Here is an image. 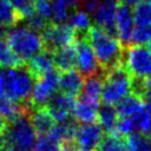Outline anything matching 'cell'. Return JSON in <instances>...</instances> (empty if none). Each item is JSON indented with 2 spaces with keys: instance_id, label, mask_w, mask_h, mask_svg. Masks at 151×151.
<instances>
[{
  "instance_id": "obj_1",
  "label": "cell",
  "mask_w": 151,
  "mask_h": 151,
  "mask_svg": "<svg viewBox=\"0 0 151 151\" xmlns=\"http://www.w3.org/2000/svg\"><path fill=\"white\" fill-rule=\"evenodd\" d=\"M85 39L92 47L98 64L104 72L123 64L124 48L114 35L94 25L88 29Z\"/></svg>"
},
{
  "instance_id": "obj_2",
  "label": "cell",
  "mask_w": 151,
  "mask_h": 151,
  "mask_svg": "<svg viewBox=\"0 0 151 151\" xmlns=\"http://www.w3.org/2000/svg\"><path fill=\"white\" fill-rule=\"evenodd\" d=\"M133 78L122 65L104 72L101 100L104 105H118L126 97L132 94Z\"/></svg>"
},
{
  "instance_id": "obj_3",
  "label": "cell",
  "mask_w": 151,
  "mask_h": 151,
  "mask_svg": "<svg viewBox=\"0 0 151 151\" xmlns=\"http://www.w3.org/2000/svg\"><path fill=\"white\" fill-rule=\"evenodd\" d=\"M6 42L22 61L29 60L44 48L40 33L27 26H14L9 28L6 33Z\"/></svg>"
},
{
  "instance_id": "obj_4",
  "label": "cell",
  "mask_w": 151,
  "mask_h": 151,
  "mask_svg": "<svg viewBox=\"0 0 151 151\" xmlns=\"http://www.w3.org/2000/svg\"><path fill=\"white\" fill-rule=\"evenodd\" d=\"M35 78L26 66H19L5 71L6 96L22 105L31 104L29 98L33 91Z\"/></svg>"
},
{
  "instance_id": "obj_5",
  "label": "cell",
  "mask_w": 151,
  "mask_h": 151,
  "mask_svg": "<svg viewBox=\"0 0 151 151\" xmlns=\"http://www.w3.org/2000/svg\"><path fill=\"white\" fill-rule=\"evenodd\" d=\"M35 140L37 132L28 118L27 112L6 123L4 130L5 146H13L31 151Z\"/></svg>"
},
{
  "instance_id": "obj_6",
  "label": "cell",
  "mask_w": 151,
  "mask_h": 151,
  "mask_svg": "<svg viewBox=\"0 0 151 151\" xmlns=\"http://www.w3.org/2000/svg\"><path fill=\"white\" fill-rule=\"evenodd\" d=\"M123 65L136 80L151 77V52L144 45H129L124 50Z\"/></svg>"
},
{
  "instance_id": "obj_7",
  "label": "cell",
  "mask_w": 151,
  "mask_h": 151,
  "mask_svg": "<svg viewBox=\"0 0 151 151\" xmlns=\"http://www.w3.org/2000/svg\"><path fill=\"white\" fill-rule=\"evenodd\" d=\"M41 39L45 50L54 52L65 46L72 45L77 39L76 32L67 24H53L51 22L41 33Z\"/></svg>"
},
{
  "instance_id": "obj_8",
  "label": "cell",
  "mask_w": 151,
  "mask_h": 151,
  "mask_svg": "<svg viewBox=\"0 0 151 151\" xmlns=\"http://www.w3.org/2000/svg\"><path fill=\"white\" fill-rule=\"evenodd\" d=\"M58 84L59 73L54 70L42 77L37 78L29 101L32 107H44L47 105V103L57 94Z\"/></svg>"
},
{
  "instance_id": "obj_9",
  "label": "cell",
  "mask_w": 151,
  "mask_h": 151,
  "mask_svg": "<svg viewBox=\"0 0 151 151\" xmlns=\"http://www.w3.org/2000/svg\"><path fill=\"white\" fill-rule=\"evenodd\" d=\"M101 139L103 129L94 123L77 125L71 138L78 151H97Z\"/></svg>"
},
{
  "instance_id": "obj_10",
  "label": "cell",
  "mask_w": 151,
  "mask_h": 151,
  "mask_svg": "<svg viewBox=\"0 0 151 151\" xmlns=\"http://www.w3.org/2000/svg\"><path fill=\"white\" fill-rule=\"evenodd\" d=\"M76 46V66L78 72L85 77H92L100 74V66L96 58V54L85 38L77 39Z\"/></svg>"
},
{
  "instance_id": "obj_11",
  "label": "cell",
  "mask_w": 151,
  "mask_h": 151,
  "mask_svg": "<svg viewBox=\"0 0 151 151\" xmlns=\"http://www.w3.org/2000/svg\"><path fill=\"white\" fill-rule=\"evenodd\" d=\"M114 25H116V35L118 37V40L122 42V45L125 46L131 45V38L134 28L133 13L130 6L125 5L120 0H118L116 6Z\"/></svg>"
},
{
  "instance_id": "obj_12",
  "label": "cell",
  "mask_w": 151,
  "mask_h": 151,
  "mask_svg": "<svg viewBox=\"0 0 151 151\" xmlns=\"http://www.w3.org/2000/svg\"><path fill=\"white\" fill-rule=\"evenodd\" d=\"M74 98L57 93L46 105V110L57 123H67L71 120L74 109Z\"/></svg>"
},
{
  "instance_id": "obj_13",
  "label": "cell",
  "mask_w": 151,
  "mask_h": 151,
  "mask_svg": "<svg viewBox=\"0 0 151 151\" xmlns=\"http://www.w3.org/2000/svg\"><path fill=\"white\" fill-rule=\"evenodd\" d=\"M83 86H84V78L78 71L70 70L59 74L58 88L60 90V93L74 98L76 96L80 94Z\"/></svg>"
},
{
  "instance_id": "obj_14",
  "label": "cell",
  "mask_w": 151,
  "mask_h": 151,
  "mask_svg": "<svg viewBox=\"0 0 151 151\" xmlns=\"http://www.w3.org/2000/svg\"><path fill=\"white\" fill-rule=\"evenodd\" d=\"M26 67L29 70V72L33 74L34 78H39L52 72L54 68V60L52 52L47 50H42L41 52H39L28 60V65Z\"/></svg>"
},
{
  "instance_id": "obj_15",
  "label": "cell",
  "mask_w": 151,
  "mask_h": 151,
  "mask_svg": "<svg viewBox=\"0 0 151 151\" xmlns=\"http://www.w3.org/2000/svg\"><path fill=\"white\" fill-rule=\"evenodd\" d=\"M27 113L35 132L41 136L47 134L55 125L54 119L45 107H31Z\"/></svg>"
},
{
  "instance_id": "obj_16",
  "label": "cell",
  "mask_w": 151,
  "mask_h": 151,
  "mask_svg": "<svg viewBox=\"0 0 151 151\" xmlns=\"http://www.w3.org/2000/svg\"><path fill=\"white\" fill-rule=\"evenodd\" d=\"M98 104L99 103L79 98V100L76 101V104H74L72 116L76 118L77 122H79L81 124L93 123L98 114V110H99Z\"/></svg>"
},
{
  "instance_id": "obj_17",
  "label": "cell",
  "mask_w": 151,
  "mask_h": 151,
  "mask_svg": "<svg viewBox=\"0 0 151 151\" xmlns=\"http://www.w3.org/2000/svg\"><path fill=\"white\" fill-rule=\"evenodd\" d=\"M68 26L76 32L77 39L85 38L88 29L92 27V18L86 11L83 9H74L72 14L68 17Z\"/></svg>"
},
{
  "instance_id": "obj_18",
  "label": "cell",
  "mask_w": 151,
  "mask_h": 151,
  "mask_svg": "<svg viewBox=\"0 0 151 151\" xmlns=\"http://www.w3.org/2000/svg\"><path fill=\"white\" fill-rule=\"evenodd\" d=\"M53 60H54V67H57L59 71L66 72L70 70H73L76 66V46L74 44L65 46L63 48H59L54 52Z\"/></svg>"
},
{
  "instance_id": "obj_19",
  "label": "cell",
  "mask_w": 151,
  "mask_h": 151,
  "mask_svg": "<svg viewBox=\"0 0 151 151\" xmlns=\"http://www.w3.org/2000/svg\"><path fill=\"white\" fill-rule=\"evenodd\" d=\"M101 90H103V78L99 74L87 77V79L84 81V86L80 92V98L99 103L101 98Z\"/></svg>"
},
{
  "instance_id": "obj_20",
  "label": "cell",
  "mask_w": 151,
  "mask_h": 151,
  "mask_svg": "<svg viewBox=\"0 0 151 151\" xmlns=\"http://www.w3.org/2000/svg\"><path fill=\"white\" fill-rule=\"evenodd\" d=\"M97 118L99 122V126L103 130H105L109 133H112L114 131L118 120V113L114 106H110V105L100 106L98 110Z\"/></svg>"
},
{
  "instance_id": "obj_21",
  "label": "cell",
  "mask_w": 151,
  "mask_h": 151,
  "mask_svg": "<svg viewBox=\"0 0 151 151\" xmlns=\"http://www.w3.org/2000/svg\"><path fill=\"white\" fill-rule=\"evenodd\" d=\"M134 26L146 27L151 26V1L143 0L137 4L132 11Z\"/></svg>"
},
{
  "instance_id": "obj_22",
  "label": "cell",
  "mask_w": 151,
  "mask_h": 151,
  "mask_svg": "<svg viewBox=\"0 0 151 151\" xmlns=\"http://www.w3.org/2000/svg\"><path fill=\"white\" fill-rule=\"evenodd\" d=\"M22 65V60L13 52L6 41H0V68H14Z\"/></svg>"
},
{
  "instance_id": "obj_23",
  "label": "cell",
  "mask_w": 151,
  "mask_h": 151,
  "mask_svg": "<svg viewBox=\"0 0 151 151\" xmlns=\"http://www.w3.org/2000/svg\"><path fill=\"white\" fill-rule=\"evenodd\" d=\"M21 21L17 11L7 0H0V25L4 27H14Z\"/></svg>"
},
{
  "instance_id": "obj_24",
  "label": "cell",
  "mask_w": 151,
  "mask_h": 151,
  "mask_svg": "<svg viewBox=\"0 0 151 151\" xmlns=\"http://www.w3.org/2000/svg\"><path fill=\"white\" fill-rule=\"evenodd\" d=\"M97 151H127L126 140L116 133H109L103 137Z\"/></svg>"
},
{
  "instance_id": "obj_25",
  "label": "cell",
  "mask_w": 151,
  "mask_h": 151,
  "mask_svg": "<svg viewBox=\"0 0 151 151\" xmlns=\"http://www.w3.org/2000/svg\"><path fill=\"white\" fill-rule=\"evenodd\" d=\"M127 151H151V137L142 133H132L126 139Z\"/></svg>"
},
{
  "instance_id": "obj_26",
  "label": "cell",
  "mask_w": 151,
  "mask_h": 151,
  "mask_svg": "<svg viewBox=\"0 0 151 151\" xmlns=\"http://www.w3.org/2000/svg\"><path fill=\"white\" fill-rule=\"evenodd\" d=\"M70 7L65 0H54L52 2V22L64 24L70 17Z\"/></svg>"
},
{
  "instance_id": "obj_27",
  "label": "cell",
  "mask_w": 151,
  "mask_h": 151,
  "mask_svg": "<svg viewBox=\"0 0 151 151\" xmlns=\"http://www.w3.org/2000/svg\"><path fill=\"white\" fill-rule=\"evenodd\" d=\"M17 11L21 20H26L35 12V0H7Z\"/></svg>"
},
{
  "instance_id": "obj_28",
  "label": "cell",
  "mask_w": 151,
  "mask_h": 151,
  "mask_svg": "<svg viewBox=\"0 0 151 151\" xmlns=\"http://www.w3.org/2000/svg\"><path fill=\"white\" fill-rule=\"evenodd\" d=\"M32 151H63V144L54 140L47 134L37 138Z\"/></svg>"
},
{
  "instance_id": "obj_29",
  "label": "cell",
  "mask_w": 151,
  "mask_h": 151,
  "mask_svg": "<svg viewBox=\"0 0 151 151\" xmlns=\"http://www.w3.org/2000/svg\"><path fill=\"white\" fill-rule=\"evenodd\" d=\"M26 22H27V27H29L31 29H33V31H35V32H38V33H41V32L51 24L50 20H47L46 18L39 15V14L35 13V12H34L31 17H28V18L26 19Z\"/></svg>"
},
{
  "instance_id": "obj_30",
  "label": "cell",
  "mask_w": 151,
  "mask_h": 151,
  "mask_svg": "<svg viewBox=\"0 0 151 151\" xmlns=\"http://www.w3.org/2000/svg\"><path fill=\"white\" fill-rule=\"evenodd\" d=\"M35 13L52 22V4L50 0H35Z\"/></svg>"
},
{
  "instance_id": "obj_31",
  "label": "cell",
  "mask_w": 151,
  "mask_h": 151,
  "mask_svg": "<svg viewBox=\"0 0 151 151\" xmlns=\"http://www.w3.org/2000/svg\"><path fill=\"white\" fill-rule=\"evenodd\" d=\"M6 97V91H5V71L0 68V100Z\"/></svg>"
},
{
  "instance_id": "obj_32",
  "label": "cell",
  "mask_w": 151,
  "mask_h": 151,
  "mask_svg": "<svg viewBox=\"0 0 151 151\" xmlns=\"http://www.w3.org/2000/svg\"><path fill=\"white\" fill-rule=\"evenodd\" d=\"M0 151H28V150H24V149H19V147H13V146H2L0 149Z\"/></svg>"
},
{
  "instance_id": "obj_33",
  "label": "cell",
  "mask_w": 151,
  "mask_h": 151,
  "mask_svg": "<svg viewBox=\"0 0 151 151\" xmlns=\"http://www.w3.org/2000/svg\"><path fill=\"white\" fill-rule=\"evenodd\" d=\"M122 2H124L125 5H127V6H136L137 4H139L140 1H143V0H120Z\"/></svg>"
},
{
  "instance_id": "obj_34",
  "label": "cell",
  "mask_w": 151,
  "mask_h": 151,
  "mask_svg": "<svg viewBox=\"0 0 151 151\" xmlns=\"http://www.w3.org/2000/svg\"><path fill=\"white\" fill-rule=\"evenodd\" d=\"M4 130H5V126H0V149L5 144V142H4Z\"/></svg>"
},
{
  "instance_id": "obj_35",
  "label": "cell",
  "mask_w": 151,
  "mask_h": 151,
  "mask_svg": "<svg viewBox=\"0 0 151 151\" xmlns=\"http://www.w3.org/2000/svg\"><path fill=\"white\" fill-rule=\"evenodd\" d=\"M65 1H66V2H67L70 6H71V7L77 5V0H65Z\"/></svg>"
},
{
  "instance_id": "obj_36",
  "label": "cell",
  "mask_w": 151,
  "mask_h": 151,
  "mask_svg": "<svg viewBox=\"0 0 151 151\" xmlns=\"http://www.w3.org/2000/svg\"><path fill=\"white\" fill-rule=\"evenodd\" d=\"M2 35H4V28H2V26L0 25V41H1V38H2Z\"/></svg>"
},
{
  "instance_id": "obj_37",
  "label": "cell",
  "mask_w": 151,
  "mask_h": 151,
  "mask_svg": "<svg viewBox=\"0 0 151 151\" xmlns=\"http://www.w3.org/2000/svg\"><path fill=\"white\" fill-rule=\"evenodd\" d=\"M147 48H149V50H150V52H151V41L149 42V47H147Z\"/></svg>"
},
{
  "instance_id": "obj_38",
  "label": "cell",
  "mask_w": 151,
  "mask_h": 151,
  "mask_svg": "<svg viewBox=\"0 0 151 151\" xmlns=\"http://www.w3.org/2000/svg\"><path fill=\"white\" fill-rule=\"evenodd\" d=\"M149 1H151V0H149Z\"/></svg>"
}]
</instances>
